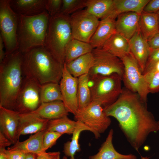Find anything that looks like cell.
I'll list each match as a JSON object with an SVG mask.
<instances>
[{
  "mask_svg": "<svg viewBox=\"0 0 159 159\" xmlns=\"http://www.w3.org/2000/svg\"><path fill=\"white\" fill-rule=\"evenodd\" d=\"M150 157H143L141 155V159H149Z\"/></svg>",
  "mask_w": 159,
  "mask_h": 159,
  "instance_id": "obj_47",
  "label": "cell"
},
{
  "mask_svg": "<svg viewBox=\"0 0 159 159\" xmlns=\"http://www.w3.org/2000/svg\"><path fill=\"white\" fill-rule=\"evenodd\" d=\"M140 14L128 12L118 15L115 21L116 32L129 40L139 29Z\"/></svg>",
  "mask_w": 159,
  "mask_h": 159,
  "instance_id": "obj_18",
  "label": "cell"
},
{
  "mask_svg": "<svg viewBox=\"0 0 159 159\" xmlns=\"http://www.w3.org/2000/svg\"><path fill=\"white\" fill-rule=\"evenodd\" d=\"M148 42L151 50L159 48V32L150 39Z\"/></svg>",
  "mask_w": 159,
  "mask_h": 159,
  "instance_id": "obj_41",
  "label": "cell"
},
{
  "mask_svg": "<svg viewBox=\"0 0 159 159\" xmlns=\"http://www.w3.org/2000/svg\"><path fill=\"white\" fill-rule=\"evenodd\" d=\"M62 0H46V10L50 16L61 13Z\"/></svg>",
  "mask_w": 159,
  "mask_h": 159,
  "instance_id": "obj_36",
  "label": "cell"
},
{
  "mask_svg": "<svg viewBox=\"0 0 159 159\" xmlns=\"http://www.w3.org/2000/svg\"><path fill=\"white\" fill-rule=\"evenodd\" d=\"M37 154L34 153H29L26 154L25 159H36Z\"/></svg>",
  "mask_w": 159,
  "mask_h": 159,
  "instance_id": "obj_45",
  "label": "cell"
},
{
  "mask_svg": "<svg viewBox=\"0 0 159 159\" xmlns=\"http://www.w3.org/2000/svg\"><path fill=\"white\" fill-rule=\"evenodd\" d=\"M0 159H8L4 153L2 151H0Z\"/></svg>",
  "mask_w": 159,
  "mask_h": 159,
  "instance_id": "obj_46",
  "label": "cell"
},
{
  "mask_svg": "<svg viewBox=\"0 0 159 159\" xmlns=\"http://www.w3.org/2000/svg\"><path fill=\"white\" fill-rule=\"evenodd\" d=\"M149 93H155L159 91V72L148 70L143 73Z\"/></svg>",
  "mask_w": 159,
  "mask_h": 159,
  "instance_id": "obj_34",
  "label": "cell"
},
{
  "mask_svg": "<svg viewBox=\"0 0 159 159\" xmlns=\"http://www.w3.org/2000/svg\"><path fill=\"white\" fill-rule=\"evenodd\" d=\"M93 57L91 52L65 63L69 73L73 77L78 78L82 75L88 74L93 65Z\"/></svg>",
  "mask_w": 159,
  "mask_h": 159,
  "instance_id": "obj_26",
  "label": "cell"
},
{
  "mask_svg": "<svg viewBox=\"0 0 159 159\" xmlns=\"http://www.w3.org/2000/svg\"><path fill=\"white\" fill-rule=\"evenodd\" d=\"M50 16L46 11L31 16L18 14L17 36L20 52L23 53L44 46Z\"/></svg>",
  "mask_w": 159,
  "mask_h": 159,
  "instance_id": "obj_4",
  "label": "cell"
},
{
  "mask_svg": "<svg viewBox=\"0 0 159 159\" xmlns=\"http://www.w3.org/2000/svg\"><path fill=\"white\" fill-rule=\"evenodd\" d=\"M72 134L71 141H67L64 146L63 151L65 155L69 157L70 159H75L74 156L76 152L80 151V145L79 140L81 133L84 130H89L92 132L95 138L98 139L100 136V134L96 132L93 130L89 127L83 122L78 121Z\"/></svg>",
  "mask_w": 159,
  "mask_h": 159,
  "instance_id": "obj_24",
  "label": "cell"
},
{
  "mask_svg": "<svg viewBox=\"0 0 159 159\" xmlns=\"http://www.w3.org/2000/svg\"><path fill=\"white\" fill-rule=\"evenodd\" d=\"M115 19L108 16L100 21L90 42L93 49L102 48L105 42L117 33Z\"/></svg>",
  "mask_w": 159,
  "mask_h": 159,
  "instance_id": "obj_17",
  "label": "cell"
},
{
  "mask_svg": "<svg viewBox=\"0 0 159 159\" xmlns=\"http://www.w3.org/2000/svg\"><path fill=\"white\" fill-rule=\"evenodd\" d=\"M150 0H113L114 8L110 16L116 18L123 13L134 12L140 14Z\"/></svg>",
  "mask_w": 159,
  "mask_h": 159,
  "instance_id": "obj_27",
  "label": "cell"
},
{
  "mask_svg": "<svg viewBox=\"0 0 159 159\" xmlns=\"http://www.w3.org/2000/svg\"><path fill=\"white\" fill-rule=\"evenodd\" d=\"M69 21L72 38L88 43H90L100 21L85 9L71 15Z\"/></svg>",
  "mask_w": 159,
  "mask_h": 159,
  "instance_id": "obj_10",
  "label": "cell"
},
{
  "mask_svg": "<svg viewBox=\"0 0 159 159\" xmlns=\"http://www.w3.org/2000/svg\"><path fill=\"white\" fill-rule=\"evenodd\" d=\"M92 101L104 109L114 103L123 90L122 77L117 74L98 75L89 78Z\"/></svg>",
  "mask_w": 159,
  "mask_h": 159,
  "instance_id": "obj_6",
  "label": "cell"
},
{
  "mask_svg": "<svg viewBox=\"0 0 159 159\" xmlns=\"http://www.w3.org/2000/svg\"><path fill=\"white\" fill-rule=\"evenodd\" d=\"M87 0H62L61 13L69 16L86 7Z\"/></svg>",
  "mask_w": 159,
  "mask_h": 159,
  "instance_id": "obj_33",
  "label": "cell"
},
{
  "mask_svg": "<svg viewBox=\"0 0 159 159\" xmlns=\"http://www.w3.org/2000/svg\"><path fill=\"white\" fill-rule=\"evenodd\" d=\"M60 154L59 151L45 152L37 155L36 159H60Z\"/></svg>",
  "mask_w": 159,
  "mask_h": 159,
  "instance_id": "obj_39",
  "label": "cell"
},
{
  "mask_svg": "<svg viewBox=\"0 0 159 159\" xmlns=\"http://www.w3.org/2000/svg\"><path fill=\"white\" fill-rule=\"evenodd\" d=\"M46 130L39 132L30 136L26 140H19L13 146L9 147L10 150H17L25 153H32L37 155L45 152L43 146V139Z\"/></svg>",
  "mask_w": 159,
  "mask_h": 159,
  "instance_id": "obj_21",
  "label": "cell"
},
{
  "mask_svg": "<svg viewBox=\"0 0 159 159\" xmlns=\"http://www.w3.org/2000/svg\"><path fill=\"white\" fill-rule=\"evenodd\" d=\"M41 85L34 80L25 77L17 96L14 110L20 114L31 112L41 104Z\"/></svg>",
  "mask_w": 159,
  "mask_h": 159,
  "instance_id": "obj_11",
  "label": "cell"
},
{
  "mask_svg": "<svg viewBox=\"0 0 159 159\" xmlns=\"http://www.w3.org/2000/svg\"><path fill=\"white\" fill-rule=\"evenodd\" d=\"M46 0H10V6L19 15L31 16L46 10Z\"/></svg>",
  "mask_w": 159,
  "mask_h": 159,
  "instance_id": "obj_19",
  "label": "cell"
},
{
  "mask_svg": "<svg viewBox=\"0 0 159 159\" xmlns=\"http://www.w3.org/2000/svg\"><path fill=\"white\" fill-rule=\"evenodd\" d=\"M148 70L159 72V61L146 65L143 73Z\"/></svg>",
  "mask_w": 159,
  "mask_h": 159,
  "instance_id": "obj_43",
  "label": "cell"
},
{
  "mask_svg": "<svg viewBox=\"0 0 159 159\" xmlns=\"http://www.w3.org/2000/svg\"><path fill=\"white\" fill-rule=\"evenodd\" d=\"M9 2L10 0H0V35L4 44L6 55L19 49L18 14L12 9Z\"/></svg>",
  "mask_w": 159,
  "mask_h": 159,
  "instance_id": "obj_7",
  "label": "cell"
},
{
  "mask_svg": "<svg viewBox=\"0 0 159 159\" xmlns=\"http://www.w3.org/2000/svg\"><path fill=\"white\" fill-rule=\"evenodd\" d=\"M4 45L1 36L0 35V63H1L4 58L6 56Z\"/></svg>",
  "mask_w": 159,
  "mask_h": 159,
  "instance_id": "obj_44",
  "label": "cell"
},
{
  "mask_svg": "<svg viewBox=\"0 0 159 159\" xmlns=\"http://www.w3.org/2000/svg\"><path fill=\"white\" fill-rule=\"evenodd\" d=\"M63 67L64 64L44 46L22 53V67L25 77L34 80L41 85L51 82L59 83Z\"/></svg>",
  "mask_w": 159,
  "mask_h": 159,
  "instance_id": "obj_2",
  "label": "cell"
},
{
  "mask_svg": "<svg viewBox=\"0 0 159 159\" xmlns=\"http://www.w3.org/2000/svg\"><path fill=\"white\" fill-rule=\"evenodd\" d=\"M49 120L41 118L32 112L20 113L18 139L21 135L35 134L46 130Z\"/></svg>",
  "mask_w": 159,
  "mask_h": 159,
  "instance_id": "obj_16",
  "label": "cell"
},
{
  "mask_svg": "<svg viewBox=\"0 0 159 159\" xmlns=\"http://www.w3.org/2000/svg\"><path fill=\"white\" fill-rule=\"evenodd\" d=\"M78 78V110H80L87 106L91 102L92 99L88 74H85Z\"/></svg>",
  "mask_w": 159,
  "mask_h": 159,
  "instance_id": "obj_31",
  "label": "cell"
},
{
  "mask_svg": "<svg viewBox=\"0 0 159 159\" xmlns=\"http://www.w3.org/2000/svg\"><path fill=\"white\" fill-rule=\"evenodd\" d=\"M41 100L42 103L57 100L62 101L59 83L51 82L42 85Z\"/></svg>",
  "mask_w": 159,
  "mask_h": 159,
  "instance_id": "obj_32",
  "label": "cell"
},
{
  "mask_svg": "<svg viewBox=\"0 0 159 159\" xmlns=\"http://www.w3.org/2000/svg\"><path fill=\"white\" fill-rule=\"evenodd\" d=\"M22 53L19 50L6 55L0 63V106L14 110L17 96L25 78Z\"/></svg>",
  "mask_w": 159,
  "mask_h": 159,
  "instance_id": "obj_3",
  "label": "cell"
},
{
  "mask_svg": "<svg viewBox=\"0 0 159 159\" xmlns=\"http://www.w3.org/2000/svg\"><path fill=\"white\" fill-rule=\"evenodd\" d=\"M120 59L124 66L122 79L126 88L137 93L146 103L149 93L144 76L137 61L130 52Z\"/></svg>",
  "mask_w": 159,
  "mask_h": 159,
  "instance_id": "obj_8",
  "label": "cell"
},
{
  "mask_svg": "<svg viewBox=\"0 0 159 159\" xmlns=\"http://www.w3.org/2000/svg\"><path fill=\"white\" fill-rule=\"evenodd\" d=\"M62 159H68L67 157L64 155Z\"/></svg>",
  "mask_w": 159,
  "mask_h": 159,
  "instance_id": "obj_48",
  "label": "cell"
},
{
  "mask_svg": "<svg viewBox=\"0 0 159 159\" xmlns=\"http://www.w3.org/2000/svg\"><path fill=\"white\" fill-rule=\"evenodd\" d=\"M113 133V130L111 129L98 152L90 156L89 159H137V157L134 155H123L116 150L112 143Z\"/></svg>",
  "mask_w": 159,
  "mask_h": 159,
  "instance_id": "obj_22",
  "label": "cell"
},
{
  "mask_svg": "<svg viewBox=\"0 0 159 159\" xmlns=\"http://www.w3.org/2000/svg\"><path fill=\"white\" fill-rule=\"evenodd\" d=\"M12 144V142L0 131V149H5L6 147Z\"/></svg>",
  "mask_w": 159,
  "mask_h": 159,
  "instance_id": "obj_42",
  "label": "cell"
},
{
  "mask_svg": "<svg viewBox=\"0 0 159 159\" xmlns=\"http://www.w3.org/2000/svg\"><path fill=\"white\" fill-rule=\"evenodd\" d=\"M62 135L59 133L48 131L46 130L43 139V146L44 151L51 148L56 143L58 139Z\"/></svg>",
  "mask_w": 159,
  "mask_h": 159,
  "instance_id": "obj_35",
  "label": "cell"
},
{
  "mask_svg": "<svg viewBox=\"0 0 159 159\" xmlns=\"http://www.w3.org/2000/svg\"><path fill=\"white\" fill-rule=\"evenodd\" d=\"M129 42L130 52L137 61L143 73L151 51L148 40L138 29L129 40Z\"/></svg>",
  "mask_w": 159,
  "mask_h": 159,
  "instance_id": "obj_15",
  "label": "cell"
},
{
  "mask_svg": "<svg viewBox=\"0 0 159 159\" xmlns=\"http://www.w3.org/2000/svg\"><path fill=\"white\" fill-rule=\"evenodd\" d=\"M157 14H158V22H159V11L157 12Z\"/></svg>",
  "mask_w": 159,
  "mask_h": 159,
  "instance_id": "obj_49",
  "label": "cell"
},
{
  "mask_svg": "<svg viewBox=\"0 0 159 159\" xmlns=\"http://www.w3.org/2000/svg\"><path fill=\"white\" fill-rule=\"evenodd\" d=\"M159 61V48L151 50L146 65Z\"/></svg>",
  "mask_w": 159,
  "mask_h": 159,
  "instance_id": "obj_40",
  "label": "cell"
},
{
  "mask_svg": "<svg viewBox=\"0 0 159 159\" xmlns=\"http://www.w3.org/2000/svg\"><path fill=\"white\" fill-rule=\"evenodd\" d=\"M20 113L0 106V131L12 144L18 140L17 131Z\"/></svg>",
  "mask_w": 159,
  "mask_h": 159,
  "instance_id": "obj_14",
  "label": "cell"
},
{
  "mask_svg": "<svg viewBox=\"0 0 159 159\" xmlns=\"http://www.w3.org/2000/svg\"><path fill=\"white\" fill-rule=\"evenodd\" d=\"M139 29L148 41L159 32L158 17L157 13L143 11L140 16Z\"/></svg>",
  "mask_w": 159,
  "mask_h": 159,
  "instance_id": "obj_25",
  "label": "cell"
},
{
  "mask_svg": "<svg viewBox=\"0 0 159 159\" xmlns=\"http://www.w3.org/2000/svg\"><path fill=\"white\" fill-rule=\"evenodd\" d=\"M72 39L69 16L60 13L50 16L44 46L63 64L67 46Z\"/></svg>",
  "mask_w": 159,
  "mask_h": 159,
  "instance_id": "obj_5",
  "label": "cell"
},
{
  "mask_svg": "<svg viewBox=\"0 0 159 159\" xmlns=\"http://www.w3.org/2000/svg\"><path fill=\"white\" fill-rule=\"evenodd\" d=\"M77 121L69 119L67 116L49 121L46 130L62 134H72Z\"/></svg>",
  "mask_w": 159,
  "mask_h": 159,
  "instance_id": "obj_30",
  "label": "cell"
},
{
  "mask_svg": "<svg viewBox=\"0 0 159 159\" xmlns=\"http://www.w3.org/2000/svg\"><path fill=\"white\" fill-rule=\"evenodd\" d=\"M59 85L62 102L67 110L74 115L78 111V78L70 74L64 64L62 74Z\"/></svg>",
  "mask_w": 159,
  "mask_h": 159,
  "instance_id": "obj_13",
  "label": "cell"
},
{
  "mask_svg": "<svg viewBox=\"0 0 159 159\" xmlns=\"http://www.w3.org/2000/svg\"><path fill=\"white\" fill-rule=\"evenodd\" d=\"M102 48L120 59L130 53L129 40L117 33L105 42Z\"/></svg>",
  "mask_w": 159,
  "mask_h": 159,
  "instance_id": "obj_23",
  "label": "cell"
},
{
  "mask_svg": "<svg viewBox=\"0 0 159 159\" xmlns=\"http://www.w3.org/2000/svg\"><path fill=\"white\" fill-rule=\"evenodd\" d=\"M31 112L41 118L49 120L68 116L69 113L63 102L60 100L42 103Z\"/></svg>",
  "mask_w": 159,
  "mask_h": 159,
  "instance_id": "obj_20",
  "label": "cell"
},
{
  "mask_svg": "<svg viewBox=\"0 0 159 159\" xmlns=\"http://www.w3.org/2000/svg\"><path fill=\"white\" fill-rule=\"evenodd\" d=\"M74 119L76 121L83 122L99 134L104 132L111 122L102 106L93 101L84 109L78 110L74 115Z\"/></svg>",
  "mask_w": 159,
  "mask_h": 159,
  "instance_id": "obj_12",
  "label": "cell"
},
{
  "mask_svg": "<svg viewBox=\"0 0 159 159\" xmlns=\"http://www.w3.org/2000/svg\"><path fill=\"white\" fill-rule=\"evenodd\" d=\"M93 49L90 43L73 38L67 46L64 63H67L80 56L91 53Z\"/></svg>",
  "mask_w": 159,
  "mask_h": 159,
  "instance_id": "obj_29",
  "label": "cell"
},
{
  "mask_svg": "<svg viewBox=\"0 0 159 159\" xmlns=\"http://www.w3.org/2000/svg\"><path fill=\"white\" fill-rule=\"evenodd\" d=\"M159 11V0H150L145 6L143 11L146 13H157Z\"/></svg>",
  "mask_w": 159,
  "mask_h": 159,
  "instance_id": "obj_38",
  "label": "cell"
},
{
  "mask_svg": "<svg viewBox=\"0 0 159 159\" xmlns=\"http://www.w3.org/2000/svg\"><path fill=\"white\" fill-rule=\"evenodd\" d=\"M158 127H159V121H158Z\"/></svg>",
  "mask_w": 159,
  "mask_h": 159,
  "instance_id": "obj_50",
  "label": "cell"
},
{
  "mask_svg": "<svg viewBox=\"0 0 159 159\" xmlns=\"http://www.w3.org/2000/svg\"><path fill=\"white\" fill-rule=\"evenodd\" d=\"M5 154L8 159H25L26 154L17 150H10L6 149H0Z\"/></svg>",
  "mask_w": 159,
  "mask_h": 159,
  "instance_id": "obj_37",
  "label": "cell"
},
{
  "mask_svg": "<svg viewBox=\"0 0 159 159\" xmlns=\"http://www.w3.org/2000/svg\"><path fill=\"white\" fill-rule=\"evenodd\" d=\"M94 62L88 75L89 78L98 75L117 74L122 77L124 66L121 59L102 48L93 49L92 52Z\"/></svg>",
  "mask_w": 159,
  "mask_h": 159,
  "instance_id": "obj_9",
  "label": "cell"
},
{
  "mask_svg": "<svg viewBox=\"0 0 159 159\" xmlns=\"http://www.w3.org/2000/svg\"><path fill=\"white\" fill-rule=\"evenodd\" d=\"M86 7L88 12L101 20L112 14L113 0H87Z\"/></svg>",
  "mask_w": 159,
  "mask_h": 159,
  "instance_id": "obj_28",
  "label": "cell"
},
{
  "mask_svg": "<svg viewBox=\"0 0 159 159\" xmlns=\"http://www.w3.org/2000/svg\"><path fill=\"white\" fill-rule=\"evenodd\" d=\"M115 118L131 146L138 152L150 133L159 130L158 121L136 93L126 88L112 104L103 109Z\"/></svg>",
  "mask_w": 159,
  "mask_h": 159,
  "instance_id": "obj_1",
  "label": "cell"
}]
</instances>
